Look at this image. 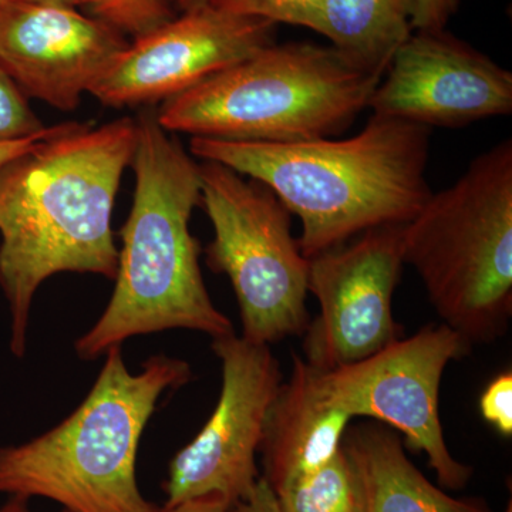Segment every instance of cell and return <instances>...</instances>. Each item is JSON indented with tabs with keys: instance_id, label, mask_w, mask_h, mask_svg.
<instances>
[{
	"instance_id": "cell-1",
	"label": "cell",
	"mask_w": 512,
	"mask_h": 512,
	"mask_svg": "<svg viewBox=\"0 0 512 512\" xmlns=\"http://www.w3.org/2000/svg\"><path fill=\"white\" fill-rule=\"evenodd\" d=\"M136 120L57 124L0 167V288L10 311V350L23 357L37 289L63 272L116 278L111 214L136 153Z\"/></svg>"
},
{
	"instance_id": "cell-2",
	"label": "cell",
	"mask_w": 512,
	"mask_h": 512,
	"mask_svg": "<svg viewBox=\"0 0 512 512\" xmlns=\"http://www.w3.org/2000/svg\"><path fill=\"white\" fill-rule=\"evenodd\" d=\"M431 128L373 114L355 137L237 143L191 137L190 153L261 181L301 220L306 258L367 229L407 224L431 191Z\"/></svg>"
},
{
	"instance_id": "cell-3",
	"label": "cell",
	"mask_w": 512,
	"mask_h": 512,
	"mask_svg": "<svg viewBox=\"0 0 512 512\" xmlns=\"http://www.w3.org/2000/svg\"><path fill=\"white\" fill-rule=\"evenodd\" d=\"M134 120L133 205L120 232L123 245L109 305L76 342L84 360L99 359L134 336L164 330H197L212 339L234 333L205 288L201 245L190 231L192 211L201 205L198 164L161 127L157 110L144 107Z\"/></svg>"
},
{
	"instance_id": "cell-4",
	"label": "cell",
	"mask_w": 512,
	"mask_h": 512,
	"mask_svg": "<svg viewBox=\"0 0 512 512\" xmlns=\"http://www.w3.org/2000/svg\"><path fill=\"white\" fill-rule=\"evenodd\" d=\"M96 383L67 419L42 436L0 448V493L47 498L66 512H151L137 484L141 436L167 390L190 382L191 367L150 357L138 373L121 346L106 352Z\"/></svg>"
},
{
	"instance_id": "cell-5",
	"label": "cell",
	"mask_w": 512,
	"mask_h": 512,
	"mask_svg": "<svg viewBox=\"0 0 512 512\" xmlns=\"http://www.w3.org/2000/svg\"><path fill=\"white\" fill-rule=\"evenodd\" d=\"M382 79L333 46L274 43L163 101L157 119L168 133L237 143L332 138L367 109Z\"/></svg>"
},
{
	"instance_id": "cell-6",
	"label": "cell",
	"mask_w": 512,
	"mask_h": 512,
	"mask_svg": "<svg viewBox=\"0 0 512 512\" xmlns=\"http://www.w3.org/2000/svg\"><path fill=\"white\" fill-rule=\"evenodd\" d=\"M413 266L444 325L470 345L500 338L512 313V141L480 154L403 228Z\"/></svg>"
},
{
	"instance_id": "cell-7",
	"label": "cell",
	"mask_w": 512,
	"mask_h": 512,
	"mask_svg": "<svg viewBox=\"0 0 512 512\" xmlns=\"http://www.w3.org/2000/svg\"><path fill=\"white\" fill-rule=\"evenodd\" d=\"M201 205L214 227L207 265L227 275L242 338L271 346L309 325V259L293 238L291 212L271 188L227 165H198Z\"/></svg>"
},
{
	"instance_id": "cell-8",
	"label": "cell",
	"mask_w": 512,
	"mask_h": 512,
	"mask_svg": "<svg viewBox=\"0 0 512 512\" xmlns=\"http://www.w3.org/2000/svg\"><path fill=\"white\" fill-rule=\"evenodd\" d=\"M470 349V343L444 323L429 325L360 362L319 369V382L330 402L353 419L370 417L399 431L410 450L426 454L444 488L461 490L473 468L448 450L439 397L444 370Z\"/></svg>"
},
{
	"instance_id": "cell-9",
	"label": "cell",
	"mask_w": 512,
	"mask_h": 512,
	"mask_svg": "<svg viewBox=\"0 0 512 512\" xmlns=\"http://www.w3.org/2000/svg\"><path fill=\"white\" fill-rule=\"evenodd\" d=\"M212 350L221 360L220 399L197 437L171 460L165 505L217 495L234 507L261 478L256 453L284 383L281 365L271 346L235 333L212 339Z\"/></svg>"
},
{
	"instance_id": "cell-10",
	"label": "cell",
	"mask_w": 512,
	"mask_h": 512,
	"mask_svg": "<svg viewBox=\"0 0 512 512\" xmlns=\"http://www.w3.org/2000/svg\"><path fill=\"white\" fill-rule=\"evenodd\" d=\"M403 228L367 229L309 258L308 291L318 299L319 315L306 328V362L338 369L402 339L393 296L404 265Z\"/></svg>"
},
{
	"instance_id": "cell-11",
	"label": "cell",
	"mask_w": 512,
	"mask_h": 512,
	"mask_svg": "<svg viewBox=\"0 0 512 512\" xmlns=\"http://www.w3.org/2000/svg\"><path fill=\"white\" fill-rule=\"evenodd\" d=\"M276 25L208 5L128 43L89 90L104 106L150 107L275 43Z\"/></svg>"
},
{
	"instance_id": "cell-12",
	"label": "cell",
	"mask_w": 512,
	"mask_h": 512,
	"mask_svg": "<svg viewBox=\"0 0 512 512\" xmlns=\"http://www.w3.org/2000/svg\"><path fill=\"white\" fill-rule=\"evenodd\" d=\"M367 109L424 127H466L512 113V74L444 29L413 30Z\"/></svg>"
},
{
	"instance_id": "cell-13",
	"label": "cell",
	"mask_w": 512,
	"mask_h": 512,
	"mask_svg": "<svg viewBox=\"0 0 512 512\" xmlns=\"http://www.w3.org/2000/svg\"><path fill=\"white\" fill-rule=\"evenodd\" d=\"M128 47L126 36L70 6L13 0L0 13V64L28 97L76 109Z\"/></svg>"
},
{
	"instance_id": "cell-14",
	"label": "cell",
	"mask_w": 512,
	"mask_h": 512,
	"mask_svg": "<svg viewBox=\"0 0 512 512\" xmlns=\"http://www.w3.org/2000/svg\"><path fill=\"white\" fill-rule=\"evenodd\" d=\"M210 5L275 25L315 30L342 55L380 77L413 32V0H210Z\"/></svg>"
},
{
	"instance_id": "cell-15",
	"label": "cell",
	"mask_w": 512,
	"mask_h": 512,
	"mask_svg": "<svg viewBox=\"0 0 512 512\" xmlns=\"http://www.w3.org/2000/svg\"><path fill=\"white\" fill-rule=\"evenodd\" d=\"M352 420L323 392L318 367L293 355L291 379L272 404L259 450L271 490L315 473L338 456Z\"/></svg>"
},
{
	"instance_id": "cell-16",
	"label": "cell",
	"mask_w": 512,
	"mask_h": 512,
	"mask_svg": "<svg viewBox=\"0 0 512 512\" xmlns=\"http://www.w3.org/2000/svg\"><path fill=\"white\" fill-rule=\"evenodd\" d=\"M343 447L359 474L365 512H493L481 498L451 497L431 484L387 427H353Z\"/></svg>"
},
{
	"instance_id": "cell-17",
	"label": "cell",
	"mask_w": 512,
	"mask_h": 512,
	"mask_svg": "<svg viewBox=\"0 0 512 512\" xmlns=\"http://www.w3.org/2000/svg\"><path fill=\"white\" fill-rule=\"evenodd\" d=\"M272 493L281 512H365L359 474L345 447L315 473Z\"/></svg>"
},
{
	"instance_id": "cell-18",
	"label": "cell",
	"mask_w": 512,
	"mask_h": 512,
	"mask_svg": "<svg viewBox=\"0 0 512 512\" xmlns=\"http://www.w3.org/2000/svg\"><path fill=\"white\" fill-rule=\"evenodd\" d=\"M90 16L133 39L175 18V0H86Z\"/></svg>"
},
{
	"instance_id": "cell-19",
	"label": "cell",
	"mask_w": 512,
	"mask_h": 512,
	"mask_svg": "<svg viewBox=\"0 0 512 512\" xmlns=\"http://www.w3.org/2000/svg\"><path fill=\"white\" fill-rule=\"evenodd\" d=\"M49 130L30 109L28 96L0 64V143L43 136Z\"/></svg>"
},
{
	"instance_id": "cell-20",
	"label": "cell",
	"mask_w": 512,
	"mask_h": 512,
	"mask_svg": "<svg viewBox=\"0 0 512 512\" xmlns=\"http://www.w3.org/2000/svg\"><path fill=\"white\" fill-rule=\"evenodd\" d=\"M483 419L505 437L512 436V373L491 380L480 399Z\"/></svg>"
},
{
	"instance_id": "cell-21",
	"label": "cell",
	"mask_w": 512,
	"mask_h": 512,
	"mask_svg": "<svg viewBox=\"0 0 512 512\" xmlns=\"http://www.w3.org/2000/svg\"><path fill=\"white\" fill-rule=\"evenodd\" d=\"M457 9L458 0H413L412 29H444Z\"/></svg>"
},
{
	"instance_id": "cell-22",
	"label": "cell",
	"mask_w": 512,
	"mask_h": 512,
	"mask_svg": "<svg viewBox=\"0 0 512 512\" xmlns=\"http://www.w3.org/2000/svg\"><path fill=\"white\" fill-rule=\"evenodd\" d=\"M231 512H281L271 487L264 477L259 478L252 493L241 503L235 504Z\"/></svg>"
},
{
	"instance_id": "cell-23",
	"label": "cell",
	"mask_w": 512,
	"mask_h": 512,
	"mask_svg": "<svg viewBox=\"0 0 512 512\" xmlns=\"http://www.w3.org/2000/svg\"><path fill=\"white\" fill-rule=\"evenodd\" d=\"M231 505L217 495L191 498L174 505L154 508L151 512H231Z\"/></svg>"
},
{
	"instance_id": "cell-24",
	"label": "cell",
	"mask_w": 512,
	"mask_h": 512,
	"mask_svg": "<svg viewBox=\"0 0 512 512\" xmlns=\"http://www.w3.org/2000/svg\"><path fill=\"white\" fill-rule=\"evenodd\" d=\"M53 130H55V126L50 127V130L47 131L46 134H43V136L25 138V140L9 141V143H0V167H2L3 164L8 163V161L13 160V158L20 156V154L25 153V151L30 150L33 146H36L40 140L49 136Z\"/></svg>"
},
{
	"instance_id": "cell-25",
	"label": "cell",
	"mask_w": 512,
	"mask_h": 512,
	"mask_svg": "<svg viewBox=\"0 0 512 512\" xmlns=\"http://www.w3.org/2000/svg\"><path fill=\"white\" fill-rule=\"evenodd\" d=\"M0 512H30L29 500L22 497H10L9 500L0 507Z\"/></svg>"
},
{
	"instance_id": "cell-26",
	"label": "cell",
	"mask_w": 512,
	"mask_h": 512,
	"mask_svg": "<svg viewBox=\"0 0 512 512\" xmlns=\"http://www.w3.org/2000/svg\"><path fill=\"white\" fill-rule=\"evenodd\" d=\"M208 3H210V0H175V6L181 12L202 8V6L208 5Z\"/></svg>"
},
{
	"instance_id": "cell-27",
	"label": "cell",
	"mask_w": 512,
	"mask_h": 512,
	"mask_svg": "<svg viewBox=\"0 0 512 512\" xmlns=\"http://www.w3.org/2000/svg\"><path fill=\"white\" fill-rule=\"evenodd\" d=\"M40 2L56 3V5L70 6V8H79L84 6L86 0H40Z\"/></svg>"
},
{
	"instance_id": "cell-28",
	"label": "cell",
	"mask_w": 512,
	"mask_h": 512,
	"mask_svg": "<svg viewBox=\"0 0 512 512\" xmlns=\"http://www.w3.org/2000/svg\"><path fill=\"white\" fill-rule=\"evenodd\" d=\"M13 0H0V13L3 12V10H5L6 6L9 5V3H12Z\"/></svg>"
},
{
	"instance_id": "cell-29",
	"label": "cell",
	"mask_w": 512,
	"mask_h": 512,
	"mask_svg": "<svg viewBox=\"0 0 512 512\" xmlns=\"http://www.w3.org/2000/svg\"><path fill=\"white\" fill-rule=\"evenodd\" d=\"M504 512H512V504L508 503L507 508H505Z\"/></svg>"
}]
</instances>
